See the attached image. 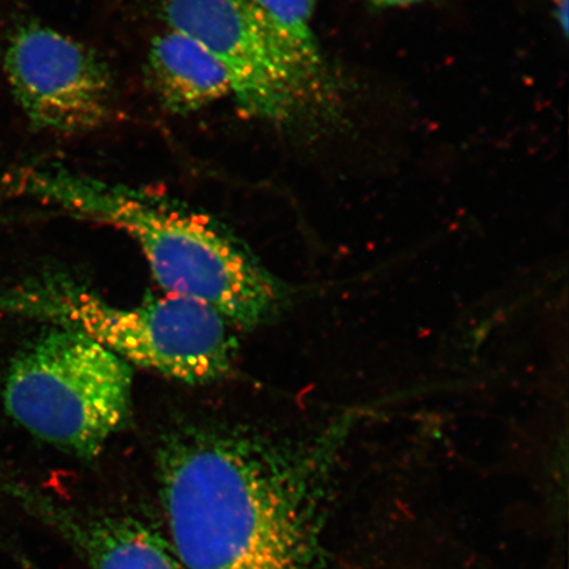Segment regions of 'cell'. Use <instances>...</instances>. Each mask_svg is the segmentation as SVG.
Wrapping results in <instances>:
<instances>
[{
	"mask_svg": "<svg viewBox=\"0 0 569 569\" xmlns=\"http://www.w3.org/2000/svg\"><path fill=\"white\" fill-rule=\"evenodd\" d=\"M315 452L244 426L191 423L156 451L167 538L187 569H310Z\"/></svg>",
	"mask_w": 569,
	"mask_h": 569,
	"instance_id": "obj_1",
	"label": "cell"
},
{
	"mask_svg": "<svg viewBox=\"0 0 569 569\" xmlns=\"http://www.w3.org/2000/svg\"><path fill=\"white\" fill-rule=\"evenodd\" d=\"M19 182L59 211L127 233L167 295L208 305L233 327L253 329L283 305L273 276L203 213L62 167L28 170Z\"/></svg>",
	"mask_w": 569,
	"mask_h": 569,
	"instance_id": "obj_2",
	"label": "cell"
},
{
	"mask_svg": "<svg viewBox=\"0 0 569 569\" xmlns=\"http://www.w3.org/2000/svg\"><path fill=\"white\" fill-rule=\"evenodd\" d=\"M0 305L94 340L131 367L202 386L231 372L238 353L232 325L191 298L167 295L134 306L107 301L63 274L19 284Z\"/></svg>",
	"mask_w": 569,
	"mask_h": 569,
	"instance_id": "obj_3",
	"label": "cell"
},
{
	"mask_svg": "<svg viewBox=\"0 0 569 569\" xmlns=\"http://www.w3.org/2000/svg\"><path fill=\"white\" fill-rule=\"evenodd\" d=\"M132 395L128 362L54 326L12 361L3 391L7 411L23 429L81 460L98 458L124 429Z\"/></svg>",
	"mask_w": 569,
	"mask_h": 569,
	"instance_id": "obj_4",
	"label": "cell"
},
{
	"mask_svg": "<svg viewBox=\"0 0 569 569\" xmlns=\"http://www.w3.org/2000/svg\"><path fill=\"white\" fill-rule=\"evenodd\" d=\"M170 30L194 38L217 57L241 112L276 127L329 126L339 118L343 83L305 70L248 0H166Z\"/></svg>",
	"mask_w": 569,
	"mask_h": 569,
	"instance_id": "obj_5",
	"label": "cell"
},
{
	"mask_svg": "<svg viewBox=\"0 0 569 569\" xmlns=\"http://www.w3.org/2000/svg\"><path fill=\"white\" fill-rule=\"evenodd\" d=\"M3 67L13 97L32 127L78 134L109 122L116 84L92 49L38 23L17 28L7 42Z\"/></svg>",
	"mask_w": 569,
	"mask_h": 569,
	"instance_id": "obj_6",
	"label": "cell"
},
{
	"mask_svg": "<svg viewBox=\"0 0 569 569\" xmlns=\"http://www.w3.org/2000/svg\"><path fill=\"white\" fill-rule=\"evenodd\" d=\"M28 505L90 569H187L166 533L140 519L30 496Z\"/></svg>",
	"mask_w": 569,
	"mask_h": 569,
	"instance_id": "obj_7",
	"label": "cell"
},
{
	"mask_svg": "<svg viewBox=\"0 0 569 569\" xmlns=\"http://www.w3.org/2000/svg\"><path fill=\"white\" fill-rule=\"evenodd\" d=\"M149 71L161 102L177 113L196 112L231 97L229 77L217 57L181 31L169 28L153 40Z\"/></svg>",
	"mask_w": 569,
	"mask_h": 569,
	"instance_id": "obj_8",
	"label": "cell"
},
{
	"mask_svg": "<svg viewBox=\"0 0 569 569\" xmlns=\"http://www.w3.org/2000/svg\"><path fill=\"white\" fill-rule=\"evenodd\" d=\"M319 0H248L270 33L310 74L341 81L327 61L315 31Z\"/></svg>",
	"mask_w": 569,
	"mask_h": 569,
	"instance_id": "obj_9",
	"label": "cell"
},
{
	"mask_svg": "<svg viewBox=\"0 0 569 569\" xmlns=\"http://www.w3.org/2000/svg\"><path fill=\"white\" fill-rule=\"evenodd\" d=\"M367 2L376 9H403V7H410L427 2V0H367Z\"/></svg>",
	"mask_w": 569,
	"mask_h": 569,
	"instance_id": "obj_10",
	"label": "cell"
},
{
	"mask_svg": "<svg viewBox=\"0 0 569 569\" xmlns=\"http://www.w3.org/2000/svg\"><path fill=\"white\" fill-rule=\"evenodd\" d=\"M555 19H557L561 33L568 36V0H552Z\"/></svg>",
	"mask_w": 569,
	"mask_h": 569,
	"instance_id": "obj_11",
	"label": "cell"
}]
</instances>
